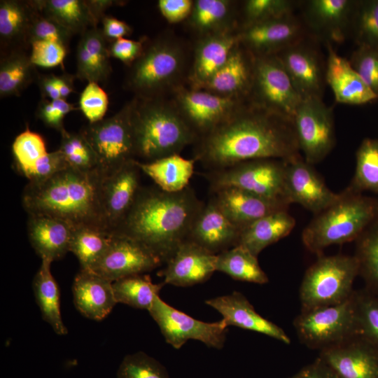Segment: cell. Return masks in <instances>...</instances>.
I'll return each mask as SVG.
<instances>
[{
	"label": "cell",
	"instance_id": "obj_50",
	"mask_svg": "<svg viewBox=\"0 0 378 378\" xmlns=\"http://www.w3.org/2000/svg\"><path fill=\"white\" fill-rule=\"evenodd\" d=\"M73 35L66 28L37 9L30 29L29 42V44L35 41L55 42L69 50Z\"/></svg>",
	"mask_w": 378,
	"mask_h": 378
},
{
	"label": "cell",
	"instance_id": "obj_38",
	"mask_svg": "<svg viewBox=\"0 0 378 378\" xmlns=\"http://www.w3.org/2000/svg\"><path fill=\"white\" fill-rule=\"evenodd\" d=\"M234 4L228 0H197L188 18L202 36L234 29Z\"/></svg>",
	"mask_w": 378,
	"mask_h": 378
},
{
	"label": "cell",
	"instance_id": "obj_23",
	"mask_svg": "<svg viewBox=\"0 0 378 378\" xmlns=\"http://www.w3.org/2000/svg\"><path fill=\"white\" fill-rule=\"evenodd\" d=\"M211 193L220 209L241 230L267 215L288 210L289 206L285 202L268 199L235 187L220 188Z\"/></svg>",
	"mask_w": 378,
	"mask_h": 378
},
{
	"label": "cell",
	"instance_id": "obj_36",
	"mask_svg": "<svg viewBox=\"0 0 378 378\" xmlns=\"http://www.w3.org/2000/svg\"><path fill=\"white\" fill-rule=\"evenodd\" d=\"M37 9L52 18L73 34H82L97 27L98 20L88 0H34Z\"/></svg>",
	"mask_w": 378,
	"mask_h": 378
},
{
	"label": "cell",
	"instance_id": "obj_48",
	"mask_svg": "<svg viewBox=\"0 0 378 378\" xmlns=\"http://www.w3.org/2000/svg\"><path fill=\"white\" fill-rule=\"evenodd\" d=\"M116 374L117 378H169L165 367L143 351L125 356Z\"/></svg>",
	"mask_w": 378,
	"mask_h": 378
},
{
	"label": "cell",
	"instance_id": "obj_21",
	"mask_svg": "<svg viewBox=\"0 0 378 378\" xmlns=\"http://www.w3.org/2000/svg\"><path fill=\"white\" fill-rule=\"evenodd\" d=\"M337 378H378V349L359 335L320 351Z\"/></svg>",
	"mask_w": 378,
	"mask_h": 378
},
{
	"label": "cell",
	"instance_id": "obj_61",
	"mask_svg": "<svg viewBox=\"0 0 378 378\" xmlns=\"http://www.w3.org/2000/svg\"><path fill=\"white\" fill-rule=\"evenodd\" d=\"M76 76L64 73L60 76H55V81L61 98L65 99L74 91V80Z\"/></svg>",
	"mask_w": 378,
	"mask_h": 378
},
{
	"label": "cell",
	"instance_id": "obj_40",
	"mask_svg": "<svg viewBox=\"0 0 378 378\" xmlns=\"http://www.w3.org/2000/svg\"><path fill=\"white\" fill-rule=\"evenodd\" d=\"M113 233L95 226H80L74 230L69 251L78 258L80 269L90 270L111 244Z\"/></svg>",
	"mask_w": 378,
	"mask_h": 378
},
{
	"label": "cell",
	"instance_id": "obj_18",
	"mask_svg": "<svg viewBox=\"0 0 378 378\" xmlns=\"http://www.w3.org/2000/svg\"><path fill=\"white\" fill-rule=\"evenodd\" d=\"M286 162V193L290 204H299L316 215L338 199L340 193L330 190L314 165L300 155Z\"/></svg>",
	"mask_w": 378,
	"mask_h": 378
},
{
	"label": "cell",
	"instance_id": "obj_51",
	"mask_svg": "<svg viewBox=\"0 0 378 378\" xmlns=\"http://www.w3.org/2000/svg\"><path fill=\"white\" fill-rule=\"evenodd\" d=\"M352 67L378 97V49L358 46L349 60Z\"/></svg>",
	"mask_w": 378,
	"mask_h": 378
},
{
	"label": "cell",
	"instance_id": "obj_1",
	"mask_svg": "<svg viewBox=\"0 0 378 378\" xmlns=\"http://www.w3.org/2000/svg\"><path fill=\"white\" fill-rule=\"evenodd\" d=\"M195 144L194 159L208 170L249 160H288L300 155L293 121L249 101Z\"/></svg>",
	"mask_w": 378,
	"mask_h": 378
},
{
	"label": "cell",
	"instance_id": "obj_31",
	"mask_svg": "<svg viewBox=\"0 0 378 378\" xmlns=\"http://www.w3.org/2000/svg\"><path fill=\"white\" fill-rule=\"evenodd\" d=\"M108 43L99 27L80 34L76 52V78L97 83L108 80L112 71Z\"/></svg>",
	"mask_w": 378,
	"mask_h": 378
},
{
	"label": "cell",
	"instance_id": "obj_58",
	"mask_svg": "<svg viewBox=\"0 0 378 378\" xmlns=\"http://www.w3.org/2000/svg\"><path fill=\"white\" fill-rule=\"evenodd\" d=\"M102 22V31L109 42L129 36L132 32L128 24L111 16L105 15Z\"/></svg>",
	"mask_w": 378,
	"mask_h": 378
},
{
	"label": "cell",
	"instance_id": "obj_24",
	"mask_svg": "<svg viewBox=\"0 0 378 378\" xmlns=\"http://www.w3.org/2000/svg\"><path fill=\"white\" fill-rule=\"evenodd\" d=\"M356 3L351 0L307 1L303 18L312 31L326 42L341 43L351 28Z\"/></svg>",
	"mask_w": 378,
	"mask_h": 378
},
{
	"label": "cell",
	"instance_id": "obj_49",
	"mask_svg": "<svg viewBox=\"0 0 378 378\" xmlns=\"http://www.w3.org/2000/svg\"><path fill=\"white\" fill-rule=\"evenodd\" d=\"M296 2L290 0H247L242 8L244 26L293 14Z\"/></svg>",
	"mask_w": 378,
	"mask_h": 378
},
{
	"label": "cell",
	"instance_id": "obj_2",
	"mask_svg": "<svg viewBox=\"0 0 378 378\" xmlns=\"http://www.w3.org/2000/svg\"><path fill=\"white\" fill-rule=\"evenodd\" d=\"M203 204L190 186L178 192H165L156 186L141 187L113 233L136 240L164 264L187 240Z\"/></svg>",
	"mask_w": 378,
	"mask_h": 378
},
{
	"label": "cell",
	"instance_id": "obj_41",
	"mask_svg": "<svg viewBox=\"0 0 378 378\" xmlns=\"http://www.w3.org/2000/svg\"><path fill=\"white\" fill-rule=\"evenodd\" d=\"M164 286L163 282L154 284L150 276L144 274L128 276L113 282L117 303L148 311Z\"/></svg>",
	"mask_w": 378,
	"mask_h": 378
},
{
	"label": "cell",
	"instance_id": "obj_42",
	"mask_svg": "<svg viewBox=\"0 0 378 378\" xmlns=\"http://www.w3.org/2000/svg\"><path fill=\"white\" fill-rule=\"evenodd\" d=\"M354 255L365 288L378 294V218L356 239Z\"/></svg>",
	"mask_w": 378,
	"mask_h": 378
},
{
	"label": "cell",
	"instance_id": "obj_14",
	"mask_svg": "<svg viewBox=\"0 0 378 378\" xmlns=\"http://www.w3.org/2000/svg\"><path fill=\"white\" fill-rule=\"evenodd\" d=\"M174 92L173 103L197 139L230 117L246 102L181 86Z\"/></svg>",
	"mask_w": 378,
	"mask_h": 378
},
{
	"label": "cell",
	"instance_id": "obj_34",
	"mask_svg": "<svg viewBox=\"0 0 378 378\" xmlns=\"http://www.w3.org/2000/svg\"><path fill=\"white\" fill-rule=\"evenodd\" d=\"M195 162L194 158L186 159L180 155H173L148 162L137 160V164L141 172L161 190L178 192L189 186Z\"/></svg>",
	"mask_w": 378,
	"mask_h": 378
},
{
	"label": "cell",
	"instance_id": "obj_17",
	"mask_svg": "<svg viewBox=\"0 0 378 378\" xmlns=\"http://www.w3.org/2000/svg\"><path fill=\"white\" fill-rule=\"evenodd\" d=\"M141 169L137 160H131L104 174L101 200L106 225L113 232L132 208L141 188Z\"/></svg>",
	"mask_w": 378,
	"mask_h": 378
},
{
	"label": "cell",
	"instance_id": "obj_3",
	"mask_svg": "<svg viewBox=\"0 0 378 378\" xmlns=\"http://www.w3.org/2000/svg\"><path fill=\"white\" fill-rule=\"evenodd\" d=\"M104 176L99 169L67 167L45 180L29 182L22 205L29 215L57 218L74 228L88 225L108 230L101 200Z\"/></svg>",
	"mask_w": 378,
	"mask_h": 378
},
{
	"label": "cell",
	"instance_id": "obj_12",
	"mask_svg": "<svg viewBox=\"0 0 378 378\" xmlns=\"http://www.w3.org/2000/svg\"><path fill=\"white\" fill-rule=\"evenodd\" d=\"M148 312L160 328L166 342L176 349L190 340L220 349L226 340L228 326L223 319L208 323L197 320L172 307L158 296Z\"/></svg>",
	"mask_w": 378,
	"mask_h": 378
},
{
	"label": "cell",
	"instance_id": "obj_44",
	"mask_svg": "<svg viewBox=\"0 0 378 378\" xmlns=\"http://www.w3.org/2000/svg\"><path fill=\"white\" fill-rule=\"evenodd\" d=\"M60 134L58 150L69 167L82 172L99 169L96 153L81 132H70L65 130Z\"/></svg>",
	"mask_w": 378,
	"mask_h": 378
},
{
	"label": "cell",
	"instance_id": "obj_32",
	"mask_svg": "<svg viewBox=\"0 0 378 378\" xmlns=\"http://www.w3.org/2000/svg\"><path fill=\"white\" fill-rule=\"evenodd\" d=\"M37 8L33 1H0L1 54L25 50Z\"/></svg>",
	"mask_w": 378,
	"mask_h": 378
},
{
	"label": "cell",
	"instance_id": "obj_60",
	"mask_svg": "<svg viewBox=\"0 0 378 378\" xmlns=\"http://www.w3.org/2000/svg\"><path fill=\"white\" fill-rule=\"evenodd\" d=\"M41 98L56 100L61 98L55 81V75L52 74L38 75L36 80Z\"/></svg>",
	"mask_w": 378,
	"mask_h": 378
},
{
	"label": "cell",
	"instance_id": "obj_55",
	"mask_svg": "<svg viewBox=\"0 0 378 378\" xmlns=\"http://www.w3.org/2000/svg\"><path fill=\"white\" fill-rule=\"evenodd\" d=\"M67 167H69L63 155L57 149L54 152H48L23 176L29 180V182L40 181Z\"/></svg>",
	"mask_w": 378,
	"mask_h": 378
},
{
	"label": "cell",
	"instance_id": "obj_20",
	"mask_svg": "<svg viewBox=\"0 0 378 378\" xmlns=\"http://www.w3.org/2000/svg\"><path fill=\"white\" fill-rule=\"evenodd\" d=\"M217 255L186 240L166 261L158 275L163 283L178 287H188L207 281L216 271Z\"/></svg>",
	"mask_w": 378,
	"mask_h": 378
},
{
	"label": "cell",
	"instance_id": "obj_16",
	"mask_svg": "<svg viewBox=\"0 0 378 378\" xmlns=\"http://www.w3.org/2000/svg\"><path fill=\"white\" fill-rule=\"evenodd\" d=\"M162 264L158 256L139 242L113 234L108 248L90 270L113 282L150 272Z\"/></svg>",
	"mask_w": 378,
	"mask_h": 378
},
{
	"label": "cell",
	"instance_id": "obj_52",
	"mask_svg": "<svg viewBox=\"0 0 378 378\" xmlns=\"http://www.w3.org/2000/svg\"><path fill=\"white\" fill-rule=\"evenodd\" d=\"M108 105L106 92L97 83H88L80 94L79 106L89 123L104 119Z\"/></svg>",
	"mask_w": 378,
	"mask_h": 378
},
{
	"label": "cell",
	"instance_id": "obj_59",
	"mask_svg": "<svg viewBox=\"0 0 378 378\" xmlns=\"http://www.w3.org/2000/svg\"><path fill=\"white\" fill-rule=\"evenodd\" d=\"M288 378H337L333 371L319 356Z\"/></svg>",
	"mask_w": 378,
	"mask_h": 378
},
{
	"label": "cell",
	"instance_id": "obj_4",
	"mask_svg": "<svg viewBox=\"0 0 378 378\" xmlns=\"http://www.w3.org/2000/svg\"><path fill=\"white\" fill-rule=\"evenodd\" d=\"M136 98L132 114L136 158L148 162L179 155L185 147L196 142L197 136L174 103L160 97Z\"/></svg>",
	"mask_w": 378,
	"mask_h": 378
},
{
	"label": "cell",
	"instance_id": "obj_8",
	"mask_svg": "<svg viewBox=\"0 0 378 378\" xmlns=\"http://www.w3.org/2000/svg\"><path fill=\"white\" fill-rule=\"evenodd\" d=\"M354 292L343 302L301 311L293 321L300 342L321 351L358 335Z\"/></svg>",
	"mask_w": 378,
	"mask_h": 378
},
{
	"label": "cell",
	"instance_id": "obj_35",
	"mask_svg": "<svg viewBox=\"0 0 378 378\" xmlns=\"http://www.w3.org/2000/svg\"><path fill=\"white\" fill-rule=\"evenodd\" d=\"M41 260V266L32 281L36 302L42 318L51 326L56 334L65 335L68 330L61 316L59 289L50 271L52 262L46 259Z\"/></svg>",
	"mask_w": 378,
	"mask_h": 378
},
{
	"label": "cell",
	"instance_id": "obj_19",
	"mask_svg": "<svg viewBox=\"0 0 378 378\" xmlns=\"http://www.w3.org/2000/svg\"><path fill=\"white\" fill-rule=\"evenodd\" d=\"M302 99L322 98L326 65L305 38L275 55Z\"/></svg>",
	"mask_w": 378,
	"mask_h": 378
},
{
	"label": "cell",
	"instance_id": "obj_46",
	"mask_svg": "<svg viewBox=\"0 0 378 378\" xmlns=\"http://www.w3.org/2000/svg\"><path fill=\"white\" fill-rule=\"evenodd\" d=\"M352 27L358 46L378 49V0L357 1Z\"/></svg>",
	"mask_w": 378,
	"mask_h": 378
},
{
	"label": "cell",
	"instance_id": "obj_10",
	"mask_svg": "<svg viewBox=\"0 0 378 378\" xmlns=\"http://www.w3.org/2000/svg\"><path fill=\"white\" fill-rule=\"evenodd\" d=\"M136 102L134 97L112 116L89 123L80 131L95 152L104 174L136 160L132 127Z\"/></svg>",
	"mask_w": 378,
	"mask_h": 378
},
{
	"label": "cell",
	"instance_id": "obj_15",
	"mask_svg": "<svg viewBox=\"0 0 378 378\" xmlns=\"http://www.w3.org/2000/svg\"><path fill=\"white\" fill-rule=\"evenodd\" d=\"M239 44L253 57L275 55L305 38L302 22L293 13L241 27Z\"/></svg>",
	"mask_w": 378,
	"mask_h": 378
},
{
	"label": "cell",
	"instance_id": "obj_7",
	"mask_svg": "<svg viewBox=\"0 0 378 378\" xmlns=\"http://www.w3.org/2000/svg\"><path fill=\"white\" fill-rule=\"evenodd\" d=\"M359 274L355 255H322L307 270L300 287L301 311L337 304L354 292L353 284Z\"/></svg>",
	"mask_w": 378,
	"mask_h": 378
},
{
	"label": "cell",
	"instance_id": "obj_37",
	"mask_svg": "<svg viewBox=\"0 0 378 378\" xmlns=\"http://www.w3.org/2000/svg\"><path fill=\"white\" fill-rule=\"evenodd\" d=\"M38 74L25 50H13L1 54L0 97L20 96Z\"/></svg>",
	"mask_w": 378,
	"mask_h": 378
},
{
	"label": "cell",
	"instance_id": "obj_33",
	"mask_svg": "<svg viewBox=\"0 0 378 378\" xmlns=\"http://www.w3.org/2000/svg\"><path fill=\"white\" fill-rule=\"evenodd\" d=\"M295 225V220L288 210L276 211L243 228L238 244L258 256L266 247L288 235Z\"/></svg>",
	"mask_w": 378,
	"mask_h": 378
},
{
	"label": "cell",
	"instance_id": "obj_6",
	"mask_svg": "<svg viewBox=\"0 0 378 378\" xmlns=\"http://www.w3.org/2000/svg\"><path fill=\"white\" fill-rule=\"evenodd\" d=\"M186 63L183 46L167 36H160L144 46L140 57L130 66L125 87L141 99L160 98L177 85Z\"/></svg>",
	"mask_w": 378,
	"mask_h": 378
},
{
	"label": "cell",
	"instance_id": "obj_26",
	"mask_svg": "<svg viewBox=\"0 0 378 378\" xmlns=\"http://www.w3.org/2000/svg\"><path fill=\"white\" fill-rule=\"evenodd\" d=\"M252 81L253 56L239 43L223 66L195 89L222 97L248 100Z\"/></svg>",
	"mask_w": 378,
	"mask_h": 378
},
{
	"label": "cell",
	"instance_id": "obj_13",
	"mask_svg": "<svg viewBox=\"0 0 378 378\" xmlns=\"http://www.w3.org/2000/svg\"><path fill=\"white\" fill-rule=\"evenodd\" d=\"M293 122L305 161L314 165L324 160L335 144L332 109L322 98L302 99Z\"/></svg>",
	"mask_w": 378,
	"mask_h": 378
},
{
	"label": "cell",
	"instance_id": "obj_28",
	"mask_svg": "<svg viewBox=\"0 0 378 378\" xmlns=\"http://www.w3.org/2000/svg\"><path fill=\"white\" fill-rule=\"evenodd\" d=\"M72 293L76 309L92 320H103L117 304L113 282L90 270L80 269L77 273Z\"/></svg>",
	"mask_w": 378,
	"mask_h": 378
},
{
	"label": "cell",
	"instance_id": "obj_29",
	"mask_svg": "<svg viewBox=\"0 0 378 378\" xmlns=\"http://www.w3.org/2000/svg\"><path fill=\"white\" fill-rule=\"evenodd\" d=\"M238 43V31L234 29L202 36L196 46L189 76L192 88H197L219 70Z\"/></svg>",
	"mask_w": 378,
	"mask_h": 378
},
{
	"label": "cell",
	"instance_id": "obj_25",
	"mask_svg": "<svg viewBox=\"0 0 378 378\" xmlns=\"http://www.w3.org/2000/svg\"><path fill=\"white\" fill-rule=\"evenodd\" d=\"M205 304L218 311L227 326H233L263 334L286 344L291 342L281 328L260 316L240 292L233 291L228 295L206 300Z\"/></svg>",
	"mask_w": 378,
	"mask_h": 378
},
{
	"label": "cell",
	"instance_id": "obj_5",
	"mask_svg": "<svg viewBox=\"0 0 378 378\" xmlns=\"http://www.w3.org/2000/svg\"><path fill=\"white\" fill-rule=\"evenodd\" d=\"M377 218L378 201L347 187L306 226L302 243L309 251L320 255L330 246L356 240Z\"/></svg>",
	"mask_w": 378,
	"mask_h": 378
},
{
	"label": "cell",
	"instance_id": "obj_45",
	"mask_svg": "<svg viewBox=\"0 0 378 378\" xmlns=\"http://www.w3.org/2000/svg\"><path fill=\"white\" fill-rule=\"evenodd\" d=\"M354 297L358 335L378 349V294L365 288Z\"/></svg>",
	"mask_w": 378,
	"mask_h": 378
},
{
	"label": "cell",
	"instance_id": "obj_62",
	"mask_svg": "<svg viewBox=\"0 0 378 378\" xmlns=\"http://www.w3.org/2000/svg\"><path fill=\"white\" fill-rule=\"evenodd\" d=\"M88 4L98 22L105 16V11L112 6L120 4V1L88 0Z\"/></svg>",
	"mask_w": 378,
	"mask_h": 378
},
{
	"label": "cell",
	"instance_id": "obj_27",
	"mask_svg": "<svg viewBox=\"0 0 378 378\" xmlns=\"http://www.w3.org/2000/svg\"><path fill=\"white\" fill-rule=\"evenodd\" d=\"M326 82L330 87L337 102L360 105L378 99L352 67L349 60L340 56L331 43L326 42Z\"/></svg>",
	"mask_w": 378,
	"mask_h": 378
},
{
	"label": "cell",
	"instance_id": "obj_53",
	"mask_svg": "<svg viewBox=\"0 0 378 378\" xmlns=\"http://www.w3.org/2000/svg\"><path fill=\"white\" fill-rule=\"evenodd\" d=\"M75 110L77 108L65 99L49 100L41 98L36 108V115L47 127L61 134L65 130L63 122L65 115Z\"/></svg>",
	"mask_w": 378,
	"mask_h": 378
},
{
	"label": "cell",
	"instance_id": "obj_57",
	"mask_svg": "<svg viewBox=\"0 0 378 378\" xmlns=\"http://www.w3.org/2000/svg\"><path fill=\"white\" fill-rule=\"evenodd\" d=\"M193 3L191 0H159L158 5L161 14L169 22L176 23L189 17Z\"/></svg>",
	"mask_w": 378,
	"mask_h": 378
},
{
	"label": "cell",
	"instance_id": "obj_43",
	"mask_svg": "<svg viewBox=\"0 0 378 378\" xmlns=\"http://www.w3.org/2000/svg\"><path fill=\"white\" fill-rule=\"evenodd\" d=\"M362 192H378V139H365L356 152V164L354 177L348 186Z\"/></svg>",
	"mask_w": 378,
	"mask_h": 378
},
{
	"label": "cell",
	"instance_id": "obj_11",
	"mask_svg": "<svg viewBox=\"0 0 378 378\" xmlns=\"http://www.w3.org/2000/svg\"><path fill=\"white\" fill-rule=\"evenodd\" d=\"M302 99L276 55L253 57L250 102L293 121Z\"/></svg>",
	"mask_w": 378,
	"mask_h": 378
},
{
	"label": "cell",
	"instance_id": "obj_9",
	"mask_svg": "<svg viewBox=\"0 0 378 378\" xmlns=\"http://www.w3.org/2000/svg\"><path fill=\"white\" fill-rule=\"evenodd\" d=\"M284 160L253 159L241 162L204 174L211 192L226 187H235L255 195L289 203L286 193Z\"/></svg>",
	"mask_w": 378,
	"mask_h": 378
},
{
	"label": "cell",
	"instance_id": "obj_54",
	"mask_svg": "<svg viewBox=\"0 0 378 378\" xmlns=\"http://www.w3.org/2000/svg\"><path fill=\"white\" fill-rule=\"evenodd\" d=\"M31 62L35 66L49 68L63 66L64 59L69 50L64 46L51 41H35L31 43Z\"/></svg>",
	"mask_w": 378,
	"mask_h": 378
},
{
	"label": "cell",
	"instance_id": "obj_56",
	"mask_svg": "<svg viewBox=\"0 0 378 378\" xmlns=\"http://www.w3.org/2000/svg\"><path fill=\"white\" fill-rule=\"evenodd\" d=\"M145 40H131L120 38L111 42L109 51L111 57H115L125 65L130 66L141 55Z\"/></svg>",
	"mask_w": 378,
	"mask_h": 378
},
{
	"label": "cell",
	"instance_id": "obj_47",
	"mask_svg": "<svg viewBox=\"0 0 378 378\" xmlns=\"http://www.w3.org/2000/svg\"><path fill=\"white\" fill-rule=\"evenodd\" d=\"M12 151L17 169L22 175L48 153L43 137L28 128L15 137Z\"/></svg>",
	"mask_w": 378,
	"mask_h": 378
},
{
	"label": "cell",
	"instance_id": "obj_39",
	"mask_svg": "<svg viewBox=\"0 0 378 378\" xmlns=\"http://www.w3.org/2000/svg\"><path fill=\"white\" fill-rule=\"evenodd\" d=\"M216 271L237 281L265 284L269 278L259 265L258 256L241 245L217 254Z\"/></svg>",
	"mask_w": 378,
	"mask_h": 378
},
{
	"label": "cell",
	"instance_id": "obj_30",
	"mask_svg": "<svg viewBox=\"0 0 378 378\" xmlns=\"http://www.w3.org/2000/svg\"><path fill=\"white\" fill-rule=\"evenodd\" d=\"M75 228L67 222L45 215H29L27 232L30 243L42 259L55 260L69 251Z\"/></svg>",
	"mask_w": 378,
	"mask_h": 378
},
{
	"label": "cell",
	"instance_id": "obj_22",
	"mask_svg": "<svg viewBox=\"0 0 378 378\" xmlns=\"http://www.w3.org/2000/svg\"><path fill=\"white\" fill-rule=\"evenodd\" d=\"M240 233L211 197L197 215L187 239L217 255L237 246Z\"/></svg>",
	"mask_w": 378,
	"mask_h": 378
}]
</instances>
